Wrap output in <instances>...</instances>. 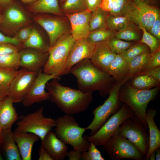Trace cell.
<instances>
[{
	"label": "cell",
	"mask_w": 160,
	"mask_h": 160,
	"mask_svg": "<svg viewBox=\"0 0 160 160\" xmlns=\"http://www.w3.org/2000/svg\"><path fill=\"white\" fill-rule=\"evenodd\" d=\"M1 144H0V160H2L3 159L1 155L0 151V149L1 148Z\"/></svg>",
	"instance_id": "cell-58"
},
{
	"label": "cell",
	"mask_w": 160,
	"mask_h": 160,
	"mask_svg": "<svg viewBox=\"0 0 160 160\" xmlns=\"http://www.w3.org/2000/svg\"><path fill=\"white\" fill-rule=\"evenodd\" d=\"M149 49L146 45L139 42L131 45L121 54L124 59L129 63L134 58Z\"/></svg>",
	"instance_id": "cell-39"
},
{
	"label": "cell",
	"mask_w": 160,
	"mask_h": 160,
	"mask_svg": "<svg viewBox=\"0 0 160 160\" xmlns=\"http://www.w3.org/2000/svg\"><path fill=\"white\" fill-rule=\"evenodd\" d=\"M3 137V130L0 127V144H1Z\"/></svg>",
	"instance_id": "cell-56"
},
{
	"label": "cell",
	"mask_w": 160,
	"mask_h": 160,
	"mask_svg": "<svg viewBox=\"0 0 160 160\" xmlns=\"http://www.w3.org/2000/svg\"><path fill=\"white\" fill-rule=\"evenodd\" d=\"M20 67L31 72H39L46 63L48 53L31 48H23L20 51Z\"/></svg>",
	"instance_id": "cell-17"
},
{
	"label": "cell",
	"mask_w": 160,
	"mask_h": 160,
	"mask_svg": "<svg viewBox=\"0 0 160 160\" xmlns=\"http://www.w3.org/2000/svg\"><path fill=\"white\" fill-rule=\"evenodd\" d=\"M129 84L133 88L141 90H148L159 87L160 82L153 77L145 74H139L132 79Z\"/></svg>",
	"instance_id": "cell-28"
},
{
	"label": "cell",
	"mask_w": 160,
	"mask_h": 160,
	"mask_svg": "<svg viewBox=\"0 0 160 160\" xmlns=\"http://www.w3.org/2000/svg\"><path fill=\"white\" fill-rule=\"evenodd\" d=\"M59 0H36L29 4L28 9L34 12L61 15L63 12L59 5Z\"/></svg>",
	"instance_id": "cell-26"
},
{
	"label": "cell",
	"mask_w": 160,
	"mask_h": 160,
	"mask_svg": "<svg viewBox=\"0 0 160 160\" xmlns=\"http://www.w3.org/2000/svg\"><path fill=\"white\" fill-rule=\"evenodd\" d=\"M95 44L92 43L87 38L76 40L68 55L65 70V75L70 73L72 68L82 61L90 60L93 54Z\"/></svg>",
	"instance_id": "cell-15"
},
{
	"label": "cell",
	"mask_w": 160,
	"mask_h": 160,
	"mask_svg": "<svg viewBox=\"0 0 160 160\" xmlns=\"http://www.w3.org/2000/svg\"><path fill=\"white\" fill-rule=\"evenodd\" d=\"M39 160H54L48 152L41 145L39 151Z\"/></svg>",
	"instance_id": "cell-49"
},
{
	"label": "cell",
	"mask_w": 160,
	"mask_h": 160,
	"mask_svg": "<svg viewBox=\"0 0 160 160\" xmlns=\"http://www.w3.org/2000/svg\"><path fill=\"white\" fill-rule=\"evenodd\" d=\"M116 55L105 41L100 42L95 44V50L90 60L96 67L108 73V67Z\"/></svg>",
	"instance_id": "cell-19"
},
{
	"label": "cell",
	"mask_w": 160,
	"mask_h": 160,
	"mask_svg": "<svg viewBox=\"0 0 160 160\" xmlns=\"http://www.w3.org/2000/svg\"><path fill=\"white\" fill-rule=\"evenodd\" d=\"M62 12L71 14L87 9L85 0H65L60 7Z\"/></svg>",
	"instance_id": "cell-35"
},
{
	"label": "cell",
	"mask_w": 160,
	"mask_h": 160,
	"mask_svg": "<svg viewBox=\"0 0 160 160\" xmlns=\"http://www.w3.org/2000/svg\"><path fill=\"white\" fill-rule=\"evenodd\" d=\"M148 32L152 35L160 39V16L155 20Z\"/></svg>",
	"instance_id": "cell-45"
},
{
	"label": "cell",
	"mask_w": 160,
	"mask_h": 160,
	"mask_svg": "<svg viewBox=\"0 0 160 160\" xmlns=\"http://www.w3.org/2000/svg\"><path fill=\"white\" fill-rule=\"evenodd\" d=\"M13 133L22 160H31L33 145L40 138L37 135L31 133L14 132Z\"/></svg>",
	"instance_id": "cell-22"
},
{
	"label": "cell",
	"mask_w": 160,
	"mask_h": 160,
	"mask_svg": "<svg viewBox=\"0 0 160 160\" xmlns=\"http://www.w3.org/2000/svg\"><path fill=\"white\" fill-rule=\"evenodd\" d=\"M156 113V111L152 108H149L146 112L145 120L148 129L149 141V147L145 160H149L151 153L160 147V131L154 120Z\"/></svg>",
	"instance_id": "cell-23"
},
{
	"label": "cell",
	"mask_w": 160,
	"mask_h": 160,
	"mask_svg": "<svg viewBox=\"0 0 160 160\" xmlns=\"http://www.w3.org/2000/svg\"><path fill=\"white\" fill-rule=\"evenodd\" d=\"M70 73L76 77L78 89L85 93L97 91L102 97L108 95L116 83L112 76L96 67L88 59L73 66Z\"/></svg>",
	"instance_id": "cell-1"
},
{
	"label": "cell",
	"mask_w": 160,
	"mask_h": 160,
	"mask_svg": "<svg viewBox=\"0 0 160 160\" xmlns=\"http://www.w3.org/2000/svg\"><path fill=\"white\" fill-rule=\"evenodd\" d=\"M155 154L156 151H153L151 154L149 159L150 160H155Z\"/></svg>",
	"instance_id": "cell-54"
},
{
	"label": "cell",
	"mask_w": 160,
	"mask_h": 160,
	"mask_svg": "<svg viewBox=\"0 0 160 160\" xmlns=\"http://www.w3.org/2000/svg\"><path fill=\"white\" fill-rule=\"evenodd\" d=\"M114 33L107 28H102L91 31L87 39L92 43L105 41L114 36Z\"/></svg>",
	"instance_id": "cell-38"
},
{
	"label": "cell",
	"mask_w": 160,
	"mask_h": 160,
	"mask_svg": "<svg viewBox=\"0 0 160 160\" xmlns=\"http://www.w3.org/2000/svg\"><path fill=\"white\" fill-rule=\"evenodd\" d=\"M144 1L148 3V4L155 6L159 2V0H143Z\"/></svg>",
	"instance_id": "cell-52"
},
{
	"label": "cell",
	"mask_w": 160,
	"mask_h": 160,
	"mask_svg": "<svg viewBox=\"0 0 160 160\" xmlns=\"http://www.w3.org/2000/svg\"><path fill=\"white\" fill-rule=\"evenodd\" d=\"M96 146L92 142H90L87 150L82 151L81 160H104L100 151Z\"/></svg>",
	"instance_id": "cell-41"
},
{
	"label": "cell",
	"mask_w": 160,
	"mask_h": 160,
	"mask_svg": "<svg viewBox=\"0 0 160 160\" xmlns=\"http://www.w3.org/2000/svg\"><path fill=\"white\" fill-rule=\"evenodd\" d=\"M0 42L10 43L17 46L19 44V41L15 37L5 35L0 31Z\"/></svg>",
	"instance_id": "cell-50"
},
{
	"label": "cell",
	"mask_w": 160,
	"mask_h": 160,
	"mask_svg": "<svg viewBox=\"0 0 160 160\" xmlns=\"http://www.w3.org/2000/svg\"><path fill=\"white\" fill-rule=\"evenodd\" d=\"M34 19L47 33L49 38V47L53 46L62 36L69 33L66 22L63 20L44 16H36Z\"/></svg>",
	"instance_id": "cell-16"
},
{
	"label": "cell",
	"mask_w": 160,
	"mask_h": 160,
	"mask_svg": "<svg viewBox=\"0 0 160 160\" xmlns=\"http://www.w3.org/2000/svg\"><path fill=\"white\" fill-rule=\"evenodd\" d=\"M139 29L134 24L130 22L125 29L114 33V36L127 41H140L142 36Z\"/></svg>",
	"instance_id": "cell-32"
},
{
	"label": "cell",
	"mask_w": 160,
	"mask_h": 160,
	"mask_svg": "<svg viewBox=\"0 0 160 160\" xmlns=\"http://www.w3.org/2000/svg\"><path fill=\"white\" fill-rule=\"evenodd\" d=\"M82 151L80 150L74 149L68 151L67 157L69 160H80L82 159Z\"/></svg>",
	"instance_id": "cell-47"
},
{
	"label": "cell",
	"mask_w": 160,
	"mask_h": 160,
	"mask_svg": "<svg viewBox=\"0 0 160 160\" xmlns=\"http://www.w3.org/2000/svg\"><path fill=\"white\" fill-rule=\"evenodd\" d=\"M57 79L53 75H49L41 70L27 94L21 102L25 107H30L34 103H38L49 100V93L45 90L47 83L50 80Z\"/></svg>",
	"instance_id": "cell-13"
},
{
	"label": "cell",
	"mask_w": 160,
	"mask_h": 160,
	"mask_svg": "<svg viewBox=\"0 0 160 160\" xmlns=\"http://www.w3.org/2000/svg\"><path fill=\"white\" fill-rule=\"evenodd\" d=\"M3 12L0 9V23L1 22L3 19Z\"/></svg>",
	"instance_id": "cell-57"
},
{
	"label": "cell",
	"mask_w": 160,
	"mask_h": 160,
	"mask_svg": "<svg viewBox=\"0 0 160 160\" xmlns=\"http://www.w3.org/2000/svg\"><path fill=\"white\" fill-rule=\"evenodd\" d=\"M149 49L135 57L128 63L127 81L141 72L146 65L151 56Z\"/></svg>",
	"instance_id": "cell-27"
},
{
	"label": "cell",
	"mask_w": 160,
	"mask_h": 160,
	"mask_svg": "<svg viewBox=\"0 0 160 160\" xmlns=\"http://www.w3.org/2000/svg\"><path fill=\"white\" fill-rule=\"evenodd\" d=\"M28 18L24 10L13 3L3 12V19L0 23V31L8 34L23 26L28 21Z\"/></svg>",
	"instance_id": "cell-14"
},
{
	"label": "cell",
	"mask_w": 160,
	"mask_h": 160,
	"mask_svg": "<svg viewBox=\"0 0 160 160\" xmlns=\"http://www.w3.org/2000/svg\"><path fill=\"white\" fill-rule=\"evenodd\" d=\"M51 80L46 86L49 100L66 114H78L88 108L93 100L92 93L63 86L56 78Z\"/></svg>",
	"instance_id": "cell-2"
},
{
	"label": "cell",
	"mask_w": 160,
	"mask_h": 160,
	"mask_svg": "<svg viewBox=\"0 0 160 160\" xmlns=\"http://www.w3.org/2000/svg\"><path fill=\"white\" fill-rule=\"evenodd\" d=\"M18 71L0 67V100L8 96L10 83Z\"/></svg>",
	"instance_id": "cell-29"
},
{
	"label": "cell",
	"mask_w": 160,
	"mask_h": 160,
	"mask_svg": "<svg viewBox=\"0 0 160 160\" xmlns=\"http://www.w3.org/2000/svg\"><path fill=\"white\" fill-rule=\"evenodd\" d=\"M127 81L126 80L115 84L110 92L107 99L102 105L93 111V119L89 125L85 128L86 130H91L89 136L95 134L111 115L116 113L120 108L122 102L118 98V93L121 86Z\"/></svg>",
	"instance_id": "cell-9"
},
{
	"label": "cell",
	"mask_w": 160,
	"mask_h": 160,
	"mask_svg": "<svg viewBox=\"0 0 160 160\" xmlns=\"http://www.w3.org/2000/svg\"><path fill=\"white\" fill-rule=\"evenodd\" d=\"M108 14L100 7L92 12L89 21L90 31L107 28L106 21Z\"/></svg>",
	"instance_id": "cell-33"
},
{
	"label": "cell",
	"mask_w": 160,
	"mask_h": 160,
	"mask_svg": "<svg viewBox=\"0 0 160 160\" xmlns=\"http://www.w3.org/2000/svg\"><path fill=\"white\" fill-rule=\"evenodd\" d=\"M126 82L120 89L118 98L132 110L145 127L148 128L145 120L147 108L149 102L156 97L159 87L141 90L133 88Z\"/></svg>",
	"instance_id": "cell-3"
},
{
	"label": "cell",
	"mask_w": 160,
	"mask_h": 160,
	"mask_svg": "<svg viewBox=\"0 0 160 160\" xmlns=\"http://www.w3.org/2000/svg\"><path fill=\"white\" fill-rule=\"evenodd\" d=\"M42 107L31 113L22 115L17 122V127L14 132L34 134L42 141L46 135L55 126V119L44 117Z\"/></svg>",
	"instance_id": "cell-8"
},
{
	"label": "cell",
	"mask_w": 160,
	"mask_h": 160,
	"mask_svg": "<svg viewBox=\"0 0 160 160\" xmlns=\"http://www.w3.org/2000/svg\"><path fill=\"white\" fill-rule=\"evenodd\" d=\"M112 51L116 55L123 54L135 43L124 41L114 36L105 41Z\"/></svg>",
	"instance_id": "cell-36"
},
{
	"label": "cell",
	"mask_w": 160,
	"mask_h": 160,
	"mask_svg": "<svg viewBox=\"0 0 160 160\" xmlns=\"http://www.w3.org/2000/svg\"><path fill=\"white\" fill-rule=\"evenodd\" d=\"M143 34L140 42L146 45L150 49L151 53L160 47V40L151 34L144 28L141 27Z\"/></svg>",
	"instance_id": "cell-40"
},
{
	"label": "cell",
	"mask_w": 160,
	"mask_h": 160,
	"mask_svg": "<svg viewBox=\"0 0 160 160\" xmlns=\"http://www.w3.org/2000/svg\"><path fill=\"white\" fill-rule=\"evenodd\" d=\"M13 2V0H0V9L3 11Z\"/></svg>",
	"instance_id": "cell-51"
},
{
	"label": "cell",
	"mask_w": 160,
	"mask_h": 160,
	"mask_svg": "<svg viewBox=\"0 0 160 160\" xmlns=\"http://www.w3.org/2000/svg\"><path fill=\"white\" fill-rule=\"evenodd\" d=\"M60 2V4H62L63 2L65 0H59Z\"/></svg>",
	"instance_id": "cell-59"
},
{
	"label": "cell",
	"mask_w": 160,
	"mask_h": 160,
	"mask_svg": "<svg viewBox=\"0 0 160 160\" xmlns=\"http://www.w3.org/2000/svg\"><path fill=\"white\" fill-rule=\"evenodd\" d=\"M39 72L30 71L22 68L19 70L10 83L7 96L14 103L21 102Z\"/></svg>",
	"instance_id": "cell-12"
},
{
	"label": "cell",
	"mask_w": 160,
	"mask_h": 160,
	"mask_svg": "<svg viewBox=\"0 0 160 160\" xmlns=\"http://www.w3.org/2000/svg\"><path fill=\"white\" fill-rule=\"evenodd\" d=\"M22 48H31L48 53L49 45L46 44L38 31L33 28L28 38L22 45Z\"/></svg>",
	"instance_id": "cell-30"
},
{
	"label": "cell",
	"mask_w": 160,
	"mask_h": 160,
	"mask_svg": "<svg viewBox=\"0 0 160 160\" xmlns=\"http://www.w3.org/2000/svg\"><path fill=\"white\" fill-rule=\"evenodd\" d=\"M54 160H64L67 157L68 148L52 131L48 132L41 141V145Z\"/></svg>",
	"instance_id": "cell-20"
},
{
	"label": "cell",
	"mask_w": 160,
	"mask_h": 160,
	"mask_svg": "<svg viewBox=\"0 0 160 160\" xmlns=\"http://www.w3.org/2000/svg\"><path fill=\"white\" fill-rule=\"evenodd\" d=\"M92 12L87 9L71 14H66L71 25V34L77 40L87 38L90 31L89 21Z\"/></svg>",
	"instance_id": "cell-18"
},
{
	"label": "cell",
	"mask_w": 160,
	"mask_h": 160,
	"mask_svg": "<svg viewBox=\"0 0 160 160\" xmlns=\"http://www.w3.org/2000/svg\"><path fill=\"white\" fill-rule=\"evenodd\" d=\"M130 23L124 16H114L108 14L106 25L108 28L115 33L125 29Z\"/></svg>",
	"instance_id": "cell-34"
},
{
	"label": "cell",
	"mask_w": 160,
	"mask_h": 160,
	"mask_svg": "<svg viewBox=\"0 0 160 160\" xmlns=\"http://www.w3.org/2000/svg\"><path fill=\"white\" fill-rule=\"evenodd\" d=\"M1 147L7 160H22L11 129L3 130L2 140Z\"/></svg>",
	"instance_id": "cell-24"
},
{
	"label": "cell",
	"mask_w": 160,
	"mask_h": 160,
	"mask_svg": "<svg viewBox=\"0 0 160 160\" xmlns=\"http://www.w3.org/2000/svg\"><path fill=\"white\" fill-rule=\"evenodd\" d=\"M75 41L69 33L62 36L53 46L49 47L48 58L43 68V72L54 75L57 79L65 75L68 55Z\"/></svg>",
	"instance_id": "cell-4"
},
{
	"label": "cell",
	"mask_w": 160,
	"mask_h": 160,
	"mask_svg": "<svg viewBox=\"0 0 160 160\" xmlns=\"http://www.w3.org/2000/svg\"><path fill=\"white\" fill-rule=\"evenodd\" d=\"M87 9L92 12L100 7L102 0H85Z\"/></svg>",
	"instance_id": "cell-48"
},
{
	"label": "cell",
	"mask_w": 160,
	"mask_h": 160,
	"mask_svg": "<svg viewBox=\"0 0 160 160\" xmlns=\"http://www.w3.org/2000/svg\"><path fill=\"white\" fill-rule=\"evenodd\" d=\"M134 114L124 103L119 110L107 120L95 134L87 136L88 141L92 142L96 146H103L117 131L122 122Z\"/></svg>",
	"instance_id": "cell-10"
},
{
	"label": "cell",
	"mask_w": 160,
	"mask_h": 160,
	"mask_svg": "<svg viewBox=\"0 0 160 160\" xmlns=\"http://www.w3.org/2000/svg\"><path fill=\"white\" fill-rule=\"evenodd\" d=\"M19 49L16 46L12 44L0 42V56L19 52Z\"/></svg>",
	"instance_id": "cell-43"
},
{
	"label": "cell",
	"mask_w": 160,
	"mask_h": 160,
	"mask_svg": "<svg viewBox=\"0 0 160 160\" xmlns=\"http://www.w3.org/2000/svg\"><path fill=\"white\" fill-rule=\"evenodd\" d=\"M20 62L19 52L0 56V67H1L18 69L20 67Z\"/></svg>",
	"instance_id": "cell-37"
},
{
	"label": "cell",
	"mask_w": 160,
	"mask_h": 160,
	"mask_svg": "<svg viewBox=\"0 0 160 160\" xmlns=\"http://www.w3.org/2000/svg\"><path fill=\"white\" fill-rule=\"evenodd\" d=\"M117 132L135 145L145 158L149 147L148 128L135 114L122 122Z\"/></svg>",
	"instance_id": "cell-7"
},
{
	"label": "cell",
	"mask_w": 160,
	"mask_h": 160,
	"mask_svg": "<svg viewBox=\"0 0 160 160\" xmlns=\"http://www.w3.org/2000/svg\"><path fill=\"white\" fill-rule=\"evenodd\" d=\"M129 22L140 29L144 28L149 31L153 23L160 16L159 8L143 0H128L122 12Z\"/></svg>",
	"instance_id": "cell-6"
},
{
	"label": "cell",
	"mask_w": 160,
	"mask_h": 160,
	"mask_svg": "<svg viewBox=\"0 0 160 160\" xmlns=\"http://www.w3.org/2000/svg\"><path fill=\"white\" fill-rule=\"evenodd\" d=\"M151 54L150 58L146 65L141 72L160 66V47Z\"/></svg>",
	"instance_id": "cell-42"
},
{
	"label": "cell",
	"mask_w": 160,
	"mask_h": 160,
	"mask_svg": "<svg viewBox=\"0 0 160 160\" xmlns=\"http://www.w3.org/2000/svg\"><path fill=\"white\" fill-rule=\"evenodd\" d=\"M55 133L58 138L74 149L82 151L87 150L90 144L87 136H83L86 130L80 127L74 117L65 114L55 121Z\"/></svg>",
	"instance_id": "cell-5"
},
{
	"label": "cell",
	"mask_w": 160,
	"mask_h": 160,
	"mask_svg": "<svg viewBox=\"0 0 160 160\" xmlns=\"http://www.w3.org/2000/svg\"><path fill=\"white\" fill-rule=\"evenodd\" d=\"M128 0H102L100 7L109 14L122 15V12Z\"/></svg>",
	"instance_id": "cell-31"
},
{
	"label": "cell",
	"mask_w": 160,
	"mask_h": 160,
	"mask_svg": "<svg viewBox=\"0 0 160 160\" xmlns=\"http://www.w3.org/2000/svg\"><path fill=\"white\" fill-rule=\"evenodd\" d=\"M128 71V63L124 59L121 54L116 55L108 67V73L113 77L116 83H119L127 80L126 78Z\"/></svg>",
	"instance_id": "cell-25"
},
{
	"label": "cell",
	"mask_w": 160,
	"mask_h": 160,
	"mask_svg": "<svg viewBox=\"0 0 160 160\" xmlns=\"http://www.w3.org/2000/svg\"><path fill=\"white\" fill-rule=\"evenodd\" d=\"M155 160H160V147L157 148L156 150Z\"/></svg>",
	"instance_id": "cell-53"
},
{
	"label": "cell",
	"mask_w": 160,
	"mask_h": 160,
	"mask_svg": "<svg viewBox=\"0 0 160 160\" xmlns=\"http://www.w3.org/2000/svg\"><path fill=\"white\" fill-rule=\"evenodd\" d=\"M103 146V150L108 153L111 160L129 159L142 160L145 159L136 146L127 139L120 135L117 131Z\"/></svg>",
	"instance_id": "cell-11"
},
{
	"label": "cell",
	"mask_w": 160,
	"mask_h": 160,
	"mask_svg": "<svg viewBox=\"0 0 160 160\" xmlns=\"http://www.w3.org/2000/svg\"><path fill=\"white\" fill-rule=\"evenodd\" d=\"M22 2L26 4H31L36 0H20Z\"/></svg>",
	"instance_id": "cell-55"
},
{
	"label": "cell",
	"mask_w": 160,
	"mask_h": 160,
	"mask_svg": "<svg viewBox=\"0 0 160 160\" xmlns=\"http://www.w3.org/2000/svg\"><path fill=\"white\" fill-rule=\"evenodd\" d=\"M33 28L26 27L20 30L15 37L19 42L20 44H23L29 37L33 30Z\"/></svg>",
	"instance_id": "cell-44"
},
{
	"label": "cell",
	"mask_w": 160,
	"mask_h": 160,
	"mask_svg": "<svg viewBox=\"0 0 160 160\" xmlns=\"http://www.w3.org/2000/svg\"><path fill=\"white\" fill-rule=\"evenodd\" d=\"M139 74L147 75L153 77L160 82V66L139 73L136 75Z\"/></svg>",
	"instance_id": "cell-46"
},
{
	"label": "cell",
	"mask_w": 160,
	"mask_h": 160,
	"mask_svg": "<svg viewBox=\"0 0 160 160\" xmlns=\"http://www.w3.org/2000/svg\"><path fill=\"white\" fill-rule=\"evenodd\" d=\"M13 103L8 96L0 100V127L3 130L11 129L19 119Z\"/></svg>",
	"instance_id": "cell-21"
}]
</instances>
